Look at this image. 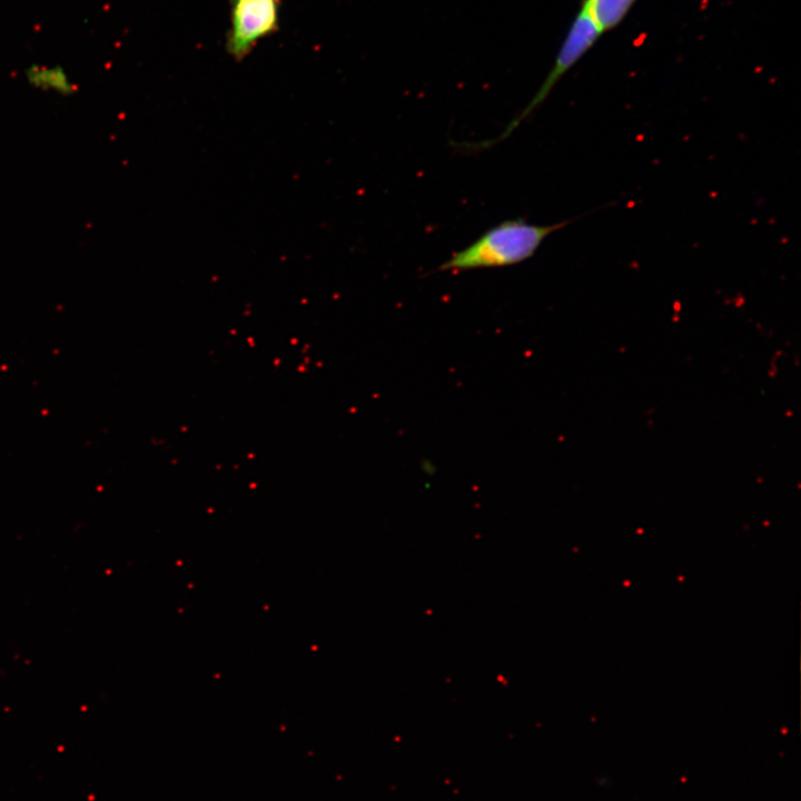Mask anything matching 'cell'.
I'll use <instances>...</instances> for the list:
<instances>
[{
  "instance_id": "1",
  "label": "cell",
  "mask_w": 801,
  "mask_h": 801,
  "mask_svg": "<svg viewBox=\"0 0 801 801\" xmlns=\"http://www.w3.org/2000/svg\"><path fill=\"white\" fill-rule=\"evenodd\" d=\"M572 221L541 226L520 218L504 220L454 253L437 270L458 273L523 263L534 256L545 238Z\"/></svg>"
},
{
  "instance_id": "2",
  "label": "cell",
  "mask_w": 801,
  "mask_h": 801,
  "mask_svg": "<svg viewBox=\"0 0 801 801\" xmlns=\"http://www.w3.org/2000/svg\"><path fill=\"white\" fill-rule=\"evenodd\" d=\"M603 33L587 10L581 6L560 47L550 72L530 102L506 125L505 129L496 138L471 144L469 147L474 149H485L506 139L523 120L530 117L531 113L546 100L556 83L582 59Z\"/></svg>"
},
{
  "instance_id": "3",
  "label": "cell",
  "mask_w": 801,
  "mask_h": 801,
  "mask_svg": "<svg viewBox=\"0 0 801 801\" xmlns=\"http://www.w3.org/2000/svg\"><path fill=\"white\" fill-rule=\"evenodd\" d=\"M279 29V0H230L226 51L243 61L264 38Z\"/></svg>"
},
{
  "instance_id": "4",
  "label": "cell",
  "mask_w": 801,
  "mask_h": 801,
  "mask_svg": "<svg viewBox=\"0 0 801 801\" xmlns=\"http://www.w3.org/2000/svg\"><path fill=\"white\" fill-rule=\"evenodd\" d=\"M26 82L34 90L69 97L78 90L69 72L60 65L31 63L23 71Z\"/></svg>"
},
{
  "instance_id": "5",
  "label": "cell",
  "mask_w": 801,
  "mask_h": 801,
  "mask_svg": "<svg viewBox=\"0 0 801 801\" xmlns=\"http://www.w3.org/2000/svg\"><path fill=\"white\" fill-rule=\"evenodd\" d=\"M636 0H582L583 6L603 32L617 27Z\"/></svg>"
}]
</instances>
